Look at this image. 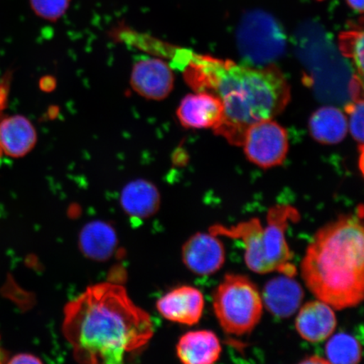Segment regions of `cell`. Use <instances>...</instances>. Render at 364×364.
<instances>
[{
  "label": "cell",
  "instance_id": "obj_1",
  "mask_svg": "<svg viewBox=\"0 0 364 364\" xmlns=\"http://www.w3.org/2000/svg\"><path fill=\"white\" fill-rule=\"evenodd\" d=\"M63 333L77 362L119 364L154 335L149 314L132 301L124 287H89L65 308Z\"/></svg>",
  "mask_w": 364,
  "mask_h": 364
},
{
  "label": "cell",
  "instance_id": "obj_2",
  "mask_svg": "<svg viewBox=\"0 0 364 364\" xmlns=\"http://www.w3.org/2000/svg\"><path fill=\"white\" fill-rule=\"evenodd\" d=\"M185 76L196 91L221 100L224 116L213 131L237 146L250 126L279 116L291 99L289 82L274 63L255 67L194 55Z\"/></svg>",
  "mask_w": 364,
  "mask_h": 364
},
{
  "label": "cell",
  "instance_id": "obj_3",
  "mask_svg": "<svg viewBox=\"0 0 364 364\" xmlns=\"http://www.w3.org/2000/svg\"><path fill=\"white\" fill-rule=\"evenodd\" d=\"M306 288L336 311L354 308L364 296L362 218L343 215L321 228L300 265Z\"/></svg>",
  "mask_w": 364,
  "mask_h": 364
},
{
  "label": "cell",
  "instance_id": "obj_4",
  "mask_svg": "<svg viewBox=\"0 0 364 364\" xmlns=\"http://www.w3.org/2000/svg\"><path fill=\"white\" fill-rule=\"evenodd\" d=\"M299 213L290 205L279 204L268 210L265 225L259 218H252L230 227L215 224L209 233L242 241L245 262L249 269L258 274L277 272L294 277L297 269L291 261L294 254L286 238L289 223H295Z\"/></svg>",
  "mask_w": 364,
  "mask_h": 364
},
{
  "label": "cell",
  "instance_id": "obj_5",
  "mask_svg": "<svg viewBox=\"0 0 364 364\" xmlns=\"http://www.w3.org/2000/svg\"><path fill=\"white\" fill-rule=\"evenodd\" d=\"M213 307L225 333L250 334L263 314L262 294L247 276L228 273L213 294Z\"/></svg>",
  "mask_w": 364,
  "mask_h": 364
},
{
  "label": "cell",
  "instance_id": "obj_6",
  "mask_svg": "<svg viewBox=\"0 0 364 364\" xmlns=\"http://www.w3.org/2000/svg\"><path fill=\"white\" fill-rule=\"evenodd\" d=\"M236 43L245 65L262 67L284 55L286 35L271 14L253 10L245 13L236 31Z\"/></svg>",
  "mask_w": 364,
  "mask_h": 364
},
{
  "label": "cell",
  "instance_id": "obj_7",
  "mask_svg": "<svg viewBox=\"0 0 364 364\" xmlns=\"http://www.w3.org/2000/svg\"><path fill=\"white\" fill-rule=\"evenodd\" d=\"M241 146L249 161L262 169H270L285 161L289 147L288 133L273 119L259 122L245 132Z\"/></svg>",
  "mask_w": 364,
  "mask_h": 364
},
{
  "label": "cell",
  "instance_id": "obj_8",
  "mask_svg": "<svg viewBox=\"0 0 364 364\" xmlns=\"http://www.w3.org/2000/svg\"><path fill=\"white\" fill-rule=\"evenodd\" d=\"M129 84L139 97L152 102H161L171 94L175 75L169 63L159 58H144L134 63Z\"/></svg>",
  "mask_w": 364,
  "mask_h": 364
},
{
  "label": "cell",
  "instance_id": "obj_9",
  "mask_svg": "<svg viewBox=\"0 0 364 364\" xmlns=\"http://www.w3.org/2000/svg\"><path fill=\"white\" fill-rule=\"evenodd\" d=\"M226 252L224 244L211 233L195 234L182 247V261L195 274L210 276L224 267Z\"/></svg>",
  "mask_w": 364,
  "mask_h": 364
},
{
  "label": "cell",
  "instance_id": "obj_10",
  "mask_svg": "<svg viewBox=\"0 0 364 364\" xmlns=\"http://www.w3.org/2000/svg\"><path fill=\"white\" fill-rule=\"evenodd\" d=\"M224 116V106L217 95L196 91L181 100L176 111L181 126L189 129H215Z\"/></svg>",
  "mask_w": 364,
  "mask_h": 364
},
{
  "label": "cell",
  "instance_id": "obj_11",
  "mask_svg": "<svg viewBox=\"0 0 364 364\" xmlns=\"http://www.w3.org/2000/svg\"><path fill=\"white\" fill-rule=\"evenodd\" d=\"M159 314L166 320L193 326L201 320L205 300L201 291L191 286H181L164 295L156 304Z\"/></svg>",
  "mask_w": 364,
  "mask_h": 364
},
{
  "label": "cell",
  "instance_id": "obj_12",
  "mask_svg": "<svg viewBox=\"0 0 364 364\" xmlns=\"http://www.w3.org/2000/svg\"><path fill=\"white\" fill-rule=\"evenodd\" d=\"M262 298L263 306L273 316L287 318L294 316L301 306L304 291L294 277L281 274L264 286Z\"/></svg>",
  "mask_w": 364,
  "mask_h": 364
},
{
  "label": "cell",
  "instance_id": "obj_13",
  "mask_svg": "<svg viewBox=\"0 0 364 364\" xmlns=\"http://www.w3.org/2000/svg\"><path fill=\"white\" fill-rule=\"evenodd\" d=\"M338 320L334 309L316 299L299 309L295 328L301 338L311 343H320L333 335Z\"/></svg>",
  "mask_w": 364,
  "mask_h": 364
},
{
  "label": "cell",
  "instance_id": "obj_14",
  "mask_svg": "<svg viewBox=\"0 0 364 364\" xmlns=\"http://www.w3.org/2000/svg\"><path fill=\"white\" fill-rule=\"evenodd\" d=\"M38 143V132L28 118L13 115L0 121V149L7 156L22 158L33 151Z\"/></svg>",
  "mask_w": 364,
  "mask_h": 364
},
{
  "label": "cell",
  "instance_id": "obj_15",
  "mask_svg": "<svg viewBox=\"0 0 364 364\" xmlns=\"http://www.w3.org/2000/svg\"><path fill=\"white\" fill-rule=\"evenodd\" d=\"M222 346L215 332L189 331L176 345L177 357L186 364H213L220 358Z\"/></svg>",
  "mask_w": 364,
  "mask_h": 364
},
{
  "label": "cell",
  "instance_id": "obj_16",
  "mask_svg": "<svg viewBox=\"0 0 364 364\" xmlns=\"http://www.w3.org/2000/svg\"><path fill=\"white\" fill-rule=\"evenodd\" d=\"M121 204L127 215L144 220L158 211L161 194L151 181L136 179L129 182L122 190Z\"/></svg>",
  "mask_w": 364,
  "mask_h": 364
},
{
  "label": "cell",
  "instance_id": "obj_17",
  "mask_svg": "<svg viewBox=\"0 0 364 364\" xmlns=\"http://www.w3.org/2000/svg\"><path fill=\"white\" fill-rule=\"evenodd\" d=\"M309 129L312 138L317 142L338 144L348 135V117L339 108L323 107L312 114Z\"/></svg>",
  "mask_w": 364,
  "mask_h": 364
},
{
  "label": "cell",
  "instance_id": "obj_18",
  "mask_svg": "<svg viewBox=\"0 0 364 364\" xmlns=\"http://www.w3.org/2000/svg\"><path fill=\"white\" fill-rule=\"evenodd\" d=\"M117 244L115 231L104 222H91L83 228L80 233L81 252L95 261H106L110 258Z\"/></svg>",
  "mask_w": 364,
  "mask_h": 364
},
{
  "label": "cell",
  "instance_id": "obj_19",
  "mask_svg": "<svg viewBox=\"0 0 364 364\" xmlns=\"http://www.w3.org/2000/svg\"><path fill=\"white\" fill-rule=\"evenodd\" d=\"M328 339L325 351L329 363L357 364L361 361L362 346L353 336L340 332Z\"/></svg>",
  "mask_w": 364,
  "mask_h": 364
},
{
  "label": "cell",
  "instance_id": "obj_20",
  "mask_svg": "<svg viewBox=\"0 0 364 364\" xmlns=\"http://www.w3.org/2000/svg\"><path fill=\"white\" fill-rule=\"evenodd\" d=\"M339 48L343 55L352 59L361 78L363 75L364 38L363 31H344L338 36Z\"/></svg>",
  "mask_w": 364,
  "mask_h": 364
},
{
  "label": "cell",
  "instance_id": "obj_21",
  "mask_svg": "<svg viewBox=\"0 0 364 364\" xmlns=\"http://www.w3.org/2000/svg\"><path fill=\"white\" fill-rule=\"evenodd\" d=\"M71 0H30L31 9L44 21L55 22L65 15Z\"/></svg>",
  "mask_w": 364,
  "mask_h": 364
},
{
  "label": "cell",
  "instance_id": "obj_22",
  "mask_svg": "<svg viewBox=\"0 0 364 364\" xmlns=\"http://www.w3.org/2000/svg\"><path fill=\"white\" fill-rule=\"evenodd\" d=\"M363 97H354V102L346 107L348 114V131L356 142L363 144Z\"/></svg>",
  "mask_w": 364,
  "mask_h": 364
},
{
  "label": "cell",
  "instance_id": "obj_23",
  "mask_svg": "<svg viewBox=\"0 0 364 364\" xmlns=\"http://www.w3.org/2000/svg\"><path fill=\"white\" fill-rule=\"evenodd\" d=\"M9 363H42V360L38 357L29 353H20L12 357Z\"/></svg>",
  "mask_w": 364,
  "mask_h": 364
},
{
  "label": "cell",
  "instance_id": "obj_24",
  "mask_svg": "<svg viewBox=\"0 0 364 364\" xmlns=\"http://www.w3.org/2000/svg\"><path fill=\"white\" fill-rule=\"evenodd\" d=\"M301 363L304 364H312V363H329L326 359L323 358L321 356H318V355H312V356L307 357L306 359H303Z\"/></svg>",
  "mask_w": 364,
  "mask_h": 364
},
{
  "label": "cell",
  "instance_id": "obj_25",
  "mask_svg": "<svg viewBox=\"0 0 364 364\" xmlns=\"http://www.w3.org/2000/svg\"><path fill=\"white\" fill-rule=\"evenodd\" d=\"M347 2L353 10L360 14L363 13V0H347Z\"/></svg>",
  "mask_w": 364,
  "mask_h": 364
},
{
  "label": "cell",
  "instance_id": "obj_26",
  "mask_svg": "<svg viewBox=\"0 0 364 364\" xmlns=\"http://www.w3.org/2000/svg\"><path fill=\"white\" fill-rule=\"evenodd\" d=\"M6 88L2 85H0V110L4 108V105L6 102Z\"/></svg>",
  "mask_w": 364,
  "mask_h": 364
},
{
  "label": "cell",
  "instance_id": "obj_27",
  "mask_svg": "<svg viewBox=\"0 0 364 364\" xmlns=\"http://www.w3.org/2000/svg\"><path fill=\"white\" fill-rule=\"evenodd\" d=\"M6 362V354H4L1 347H0V363Z\"/></svg>",
  "mask_w": 364,
  "mask_h": 364
},
{
  "label": "cell",
  "instance_id": "obj_28",
  "mask_svg": "<svg viewBox=\"0 0 364 364\" xmlns=\"http://www.w3.org/2000/svg\"><path fill=\"white\" fill-rule=\"evenodd\" d=\"M318 1H321V0H318Z\"/></svg>",
  "mask_w": 364,
  "mask_h": 364
}]
</instances>
